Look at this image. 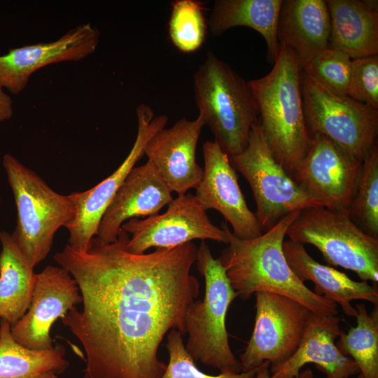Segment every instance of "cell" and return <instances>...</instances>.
<instances>
[{
    "instance_id": "13",
    "label": "cell",
    "mask_w": 378,
    "mask_h": 378,
    "mask_svg": "<svg viewBox=\"0 0 378 378\" xmlns=\"http://www.w3.org/2000/svg\"><path fill=\"white\" fill-rule=\"evenodd\" d=\"M138 130L134 145L123 162L114 172L92 188L74 192L76 210L73 220L65 227L69 232V245L87 251L97 232L102 218L120 185L144 155L148 141L168 122L166 115L154 118L150 106L141 104L136 108Z\"/></svg>"
},
{
    "instance_id": "27",
    "label": "cell",
    "mask_w": 378,
    "mask_h": 378,
    "mask_svg": "<svg viewBox=\"0 0 378 378\" xmlns=\"http://www.w3.org/2000/svg\"><path fill=\"white\" fill-rule=\"evenodd\" d=\"M348 216L368 235L378 239V147L366 155Z\"/></svg>"
},
{
    "instance_id": "14",
    "label": "cell",
    "mask_w": 378,
    "mask_h": 378,
    "mask_svg": "<svg viewBox=\"0 0 378 378\" xmlns=\"http://www.w3.org/2000/svg\"><path fill=\"white\" fill-rule=\"evenodd\" d=\"M82 303L76 281L62 267L46 266L37 274L30 306L10 332L22 346L34 350L52 349V325L76 304Z\"/></svg>"
},
{
    "instance_id": "33",
    "label": "cell",
    "mask_w": 378,
    "mask_h": 378,
    "mask_svg": "<svg viewBox=\"0 0 378 378\" xmlns=\"http://www.w3.org/2000/svg\"><path fill=\"white\" fill-rule=\"evenodd\" d=\"M270 365V363L268 361H265L255 369V375L252 378H272ZM291 378H314V374L310 369H307L300 372L298 376Z\"/></svg>"
},
{
    "instance_id": "6",
    "label": "cell",
    "mask_w": 378,
    "mask_h": 378,
    "mask_svg": "<svg viewBox=\"0 0 378 378\" xmlns=\"http://www.w3.org/2000/svg\"><path fill=\"white\" fill-rule=\"evenodd\" d=\"M3 165L18 211L17 226L12 235L35 267L50 251L56 232L74 218L75 192L64 195L55 192L10 154L4 155Z\"/></svg>"
},
{
    "instance_id": "9",
    "label": "cell",
    "mask_w": 378,
    "mask_h": 378,
    "mask_svg": "<svg viewBox=\"0 0 378 378\" xmlns=\"http://www.w3.org/2000/svg\"><path fill=\"white\" fill-rule=\"evenodd\" d=\"M229 158L251 187L256 204L255 215L262 232L293 211L321 206L275 160L259 121L252 127L246 148Z\"/></svg>"
},
{
    "instance_id": "15",
    "label": "cell",
    "mask_w": 378,
    "mask_h": 378,
    "mask_svg": "<svg viewBox=\"0 0 378 378\" xmlns=\"http://www.w3.org/2000/svg\"><path fill=\"white\" fill-rule=\"evenodd\" d=\"M202 153L204 173L195 195L201 207L220 212L239 239L260 236L262 231L256 215L247 206L229 155L214 141L204 142Z\"/></svg>"
},
{
    "instance_id": "19",
    "label": "cell",
    "mask_w": 378,
    "mask_h": 378,
    "mask_svg": "<svg viewBox=\"0 0 378 378\" xmlns=\"http://www.w3.org/2000/svg\"><path fill=\"white\" fill-rule=\"evenodd\" d=\"M340 318L337 316H320L310 312L307 328L295 354L284 363L271 366L272 378H291L300 374L306 364L314 363L327 378H350L360 373L349 356L336 346L340 337Z\"/></svg>"
},
{
    "instance_id": "35",
    "label": "cell",
    "mask_w": 378,
    "mask_h": 378,
    "mask_svg": "<svg viewBox=\"0 0 378 378\" xmlns=\"http://www.w3.org/2000/svg\"><path fill=\"white\" fill-rule=\"evenodd\" d=\"M356 378H363V376L362 374L360 373L359 374L357 375V377Z\"/></svg>"
},
{
    "instance_id": "28",
    "label": "cell",
    "mask_w": 378,
    "mask_h": 378,
    "mask_svg": "<svg viewBox=\"0 0 378 378\" xmlns=\"http://www.w3.org/2000/svg\"><path fill=\"white\" fill-rule=\"evenodd\" d=\"M206 29L201 1L176 0L172 4L169 35L178 50L190 53L200 49L204 42Z\"/></svg>"
},
{
    "instance_id": "32",
    "label": "cell",
    "mask_w": 378,
    "mask_h": 378,
    "mask_svg": "<svg viewBox=\"0 0 378 378\" xmlns=\"http://www.w3.org/2000/svg\"><path fill=\"white\" fill-rule=\"evenodd\" d=\"M13 112V102L0 84V122L9 120Z\"/></svg>"
},
{
    "instance_id": "21",
    "label": "cell",
    "mask_w": 378,
    "mask_h": 378,
    "mask_svg": "<svg viewBox=\"0 0 378 378\" xmlns=\"http://www.w3.org/2000/svg\"><path fill=\"white\" fill-rule=\"evenodd\" d=\"M330 34L326 0H282L276 38L295 52L302 68L329 47Z\"/></svg>"
},
{
    "instance_id": "25",
    "label": "cell",
    "mask_w": 378,
    "mask_h": 378,
    "mask_svg": "<svg viewBox=\"0 0 378 378\" xmlns=\"http://www.w3.org/2000/svg\"><path fill=\"white\" fill-rule=\"evenodd\" d=\"M10 328L8 322L1 320L0 378H32L48 371L57 374L69 368L63 344L57 343L50 349H30L13 339Z\"/></svg>"
},
{
    "instance_id": "1",
    "label": "cell",
    "mask_w": 378,
    "mask_h": 378,
    "mask_svg": "<svg viewBox=\"0 0 378 378\" xmlns=\"http://www.w3.org/2000/svg\"><path fill=\"white\" fill-rule=\"evenodd\" d=\"M129 239L121 229L113 242L94 237L87 251L66 244L54 255L82 297L83 309L61 321L83 347L84 378H161L160 344L169 330L186 333V310L200 293L194 243L134 254Z\"/></svg>"
},
{
    "instance_id": "30",
    "label": "cell",
    "mask_w": 378,
    "mask_h": 378,
    "mask_svg": "<svg viewBox=\"0 0 378 378\" xmlns=\"http://www.w3.org/2000/svg\"><path fill=\"white\" fill-rule=\"evenodd\" d=\"M166 348L169 360L161 378H252L255 370L239 374L211 375L201 371L187 352L181 332L172 329L167 337Z\"/></svg>"
},
{
    "instance_id": "31",
    "label": "cell",
    "mask_w": 378,
    "mask_h": 378,
    "mask_svg": "<svg viewBox=\"0 0 378 378\" xmlns=\"http://www.w3.org/2000/svg\"><path fill=\"white\" fill-rule=\"evenodd\" d=\"M346 95L378 110V55L351 60Z\"/></svg>"
},
{
    "instance_id": "7",
    "label": "cell",
    "mask_w": 378,
    "mask_h": 378,
    "mask_svg": "<svg viewBox=\"0 0 378 378\" xmlns=\"http://www.w3.org/2000/svg\"><path fill=\"white\" fill-rule=\"evenodd\" d=\"M286 235L290 240L310 244L329 266L354 272L362 281L378 282V239L356 225L348 215L323 206L300 211Z\"/></svg>"
},
{
    "instance_id": "8",
    "label": "cell",
    "mask_w": 378,
    "mask_h": 378,
    "mask_svg": "<svg viewBox=\"0 0 378 378\" xmlns=\"http://www.w3.org/2000/svg\"><path fill=\"white\" fill-rule=\"evenodd\" d=\"M301 87L311 134L324 136L348 155L363 162L377 144L378 110L348 96L332 93L303 70Z\"/></svg>"
},
{
    "instance_id": "34",
    "label": "cell",
    "mask_w": 378,
    "mask_h": 378,
    "mask_svg": "<svg viewBox=\"0 0 378 378\" xmlns=\"http://www.w3.org/2000/svg\"><path fill=\"white\" fill-rule=\"evenodd\" d=\"M32 378H59V377H57V374H55V372L48 371V372H45L41 374H39Z\"/></svg>"
},
{
    "instance_id": "5",
    "label": "cell",
    "mask_w": 378,
    "mask_h": 378,
    "mask_svg": "<svg viewBox=\"0 0 378 378\" xmlns=\"http://www.w3.org/2000/svg\"><path fill=\"white\" fill-rule=\"evenodd\" d=\"M195 262L204 278V295L202 300L193 301L186 310V332L188 334L186 349L195 361L211 366L220 373H241V363L230 349L225 327L228 308L238 294L219 259L213 257L204 241L197 248Z\"/></svg>"
},
{
    "instance_id": "26",
    "label": "cell",
    "mask_w": 378,
    "mask_h": 378,
    "mask_svg": "<svg viewBox=\"0 0 378 378\" xmlns=\"http://www.w3.org/2000/svg\"><path fill=\"white\" fill-rule=\"evenodd\" d=\"M357 325L342 331L336 346L355 362L363 378H378V305L368 313L363 303H356Z\"/></svg>"
},
{
    "instance_id": "4",
    "label": "cell",
    "mask_w": 378,
    "mask_h": 378,
    "mask_svg": "<svg viewBox=\"0 0 378 378\" xmlns=\"http://www.w3.org/2000/svg\"><path fill=\"white\" fill-rule=\"evenodd\" d=\"M193 94L199 114L214 141L229 156L241 153L258 122L248 81L209 51L194 74Z\"/></svg>"
},
{
    "instance_id": "12",
    "label": "cell",
    "mask_w": 378,
    "mask_h": 378,
    "mask_svg": "<svg viewBox=\"0 0 378 378\" xmlns=\"http://www.w3.org/2000/svg\"><path fill=\"white\" fill-rule=\"evenodd\" d=\"M121 229L131 235L126 248L134 254L144 253L152 247L175 248L193 239L228 243L225 230L211 223L195 195L190 193L173 199L164 213L143 220L130 219Z\"/></svg>"
},
{
    "instance_id": "17",
    "label": "cell",
    "mask_w": 378,
    "mask_h": 378,
    "mask_svg": "<svg viewBox=\"0 0 378 378\" xmlns=\"http://www.w3.org/2000/svg\"><path fill=\"white\" fill-rule=\"evenodd\" d=\"M204 126L200 114L192 120L181 118L155 133L144 147L148 160L178 196L196 188L202 178L204 171L196 162V148Z\"/></svg>"
},
{
    "instance_id": "24",
    "label": "cell",
    "mask_w": 378,
    "mask_h": 378,
    "mask_svg": "<svg viewBox=\"0 0 378 378\" xmlns=\"http://www.w3.org/2000/svg\"><path fill=\"white\" fill-rule=\"evenodd\" d=\"M0 317L15 325L27 312L37 274L12 234L0 232Z\"/></svg>"
},
{
    "instance_id": "16",
    "label": "cell",
    "mask_w": 378,
    "mask_h": 378,
    "mask_svg": "<svg viewBox=\"0 0 378 378\" xmlns=\"http://www.w3.org/2000/svg\"><path fill=\"white\" fill-rule=\"evenodd\" d=\"M100 33L90 23L74 27L56 41L12 48L0 56V84L18 94L39 69L61 62L81 60L92 54Z\"/></svg>"
},
{
    "instance_id": "23",
    "label": "cell",
    "mask_w": 378,
    "mask_h": 378,
    "mask_svg": "<svg viewBox=\"0 0 378 378\" xmlns=\"http://www.w3.org/2000/svg\"><path fill=\"white\" fill-rule=\"evenodd\" d=\"M282 0H216L208 21L211 33L223 34L235 27H247L265 39L267 61L274 64L279 50L276 26Z\"/></svg>"
},
{
    "instance_id": "18",
    "label": "cell",
    "mask_w": 378,
    "mask_h": 378,
    "mask_svg": "<svg viewBox=\"0 0 378 378\" xmlns=\"http://www.w3.org/2000/svg\"><path fill=\"white\" fill-rule=\"evenodd\" d=\"M172 192L150 161L134 167L105 211L97 237L104 243L115 241L126 221L158 214L173 200Z\"/></svg>"
},
{
    "instance_id": "20",
    "label": "cell",
    "mask_w": 378,
    "mask_h": 378,
    "mask_svg": "<svg viewBox=\"0 0 378 378\" xmlns=\"http://www.w3.org/2000/svg\"><path fill=\"white\" fill-rule=\"evenodd\" d=\"M283 251L296 276L303 283L312 281L315 285L313 292L339 304L346 315L356 316L358 312L351 304L354 300H366L378 305L377 284L371 286L365 281H354L345 273L318 262L307 253L304 244L299 242L284 241Z\"/></svg>"
},
{
    "instance_id": "29",
    "label": "cell",
    "mask_w": 378,
    "mask_h": 378,
    "mask_svg": "<svg viewBox=\"0 0 378 378\" xmlns=\"http://www.w3.org/2000/svg\"><path fill=\"white\" fill-rule=\"evenodd\" d=\"M351 59L328 47L312 58L302 70L324 88L338 96H347Z\"/></svg>"
},
{
    "instance_id": "22",
    "label": "cell",
    "mask_w": 378,
    "mask_h": 378,
    "mask_svg": "<svg viewBox=\"0 0 378 378\" xmlns=\"http://www.w3.org/2000/svg\"><path fill=\"white\" fill-rule=\"evenodd\" d=\"M330 21L329 47L351 59L378 55V1L326 0Z\"/></svg>"
},
{
    "instance_id": "11",
    "label": "cell",
    "mask_w": 378,
    "mask_h": 378,
    "mask_svg": "<svg viewBox=\"0 0 378 378\" xmlns=\"http://www.w3.org/2000/svg\"><path fill=\"white\" fill-rule=\"evenodd\" d=\"M361 169L362 162L328 139L312 134L309 150L291 177L321 206L348 215Z\"/></svg>"
},
{
    "instance_id": "10",
    "label": "cell",
    "mask_w": 378,
    "mask_h": 378,
    "mask_svg": "<svg viewBox=\"0 0 378 378\" xmlns=\"http://www.w3.org/2000/svg\"><path fill=\"white\" fill-rule=\"evenodd\" d=\"M255 294V326L240 356L242 372L255 370L265 361L273 366L288 360L301 342L311 312L284 295L268 292Z\"/></svg>"
},
{
    "instance_id": "2",
    "label": "cell",
    "mask_w": 378,
    "mask_h": 378,
    "mask_svg": "<svg viewBox=\"0 0 378 378\" xmlns=\"http://www.w3.org/2000/svg\"><path fill=\"white\" fill-rule=\"evenodd\" d=\"M300 211L286 215L265 233L248 239L235 237L224 224L228 246L218 259L232 287L244 300H248L253 293L268 292L290 298L317 316H336L337 304L306 286L285 258L284 238Z\"/></svg>"
},
{
    "instance_id": "3",
    "label": "cell",
    "mask_w": 378,
    "mask_h": 378,
    "mask_svg": "<svg viewBox=\"0 0 378 378\" xmlns=\"http://www.w3.org/2000/svg\"><path fill=\"white\" fill-rule=\"evenodd\" d=\"M302 73L295 52L279 45L270 72L248 81L267 146L291 176L306 156L311 141L304 110Z\"/></svg>"
}]
</instances>
